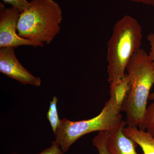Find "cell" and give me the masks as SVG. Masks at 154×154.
<instances>
[{
    "mask_svg": "<svg viewBox=\"0 0 154 154\" xmlns=\"http://www.w3.org/2000/svg\"><path fill=\"white\" fill-rule=\"evenodd\" d=\"M131 89L121 111L126 113L128 126L144 130L149 92L154 84V68L149 56L143 49L134 54L126 67Z\"/></svg>",
    "mask_w": 154,
    "mask_h": 154,
    "instance_id": "1",
    "label": "cell"
},
{
    "mask_svg": "<svg viewBox=\"0 0 154 154\" xmlns=\"http://www.w3.org/2000/svg\"><path fill=\"white\" fill-rule=\"evenodd\" d=\"M141 26L134 18L126 15L118 20L107 43L108 81L110 84L123 80L126 67L134 54L140 49Z\"/></svg>",
    "mask_w": 154,
    "mask_h": 154,
    "instance_id": "2",
    "label": "cell"
},
{
    "mask_svg": "<svg viewBox=\"0 0 154 154\" xmlns=\"http://www.w3.org/2000/svg\"><path fill=\"white\" fill-rule=\"evenodd\" d=\"M29 8L20 14L17 31L20 37L50 44L60 32L63 13L53 0H32Z\"/></svg>",
    "mask_w": 154,
    "mask_h": 154,
    "instance_id": "3",
    "label": "cell"
},
{
    "mask_svg": "<svg viewBox=\"0 0 154 154\" xmlns=\"http://www.w3.org/2000/svg\"><path fill=\"white\" fill-rule=\"evenodd\" d=\"M121 109V106L110 98L100 114L94 118L79 121L62 119L54 133L55 141L65 153L73 144L85 135L97 131L109 133L124 127L127 123L122 119Z\"/></svg>",
    "mask_w": 154,
    "mask_h": 154,
    "instance_id": "4",
    "label": "cell"
},
{
    "mask_svg": "<svg viewBox=\"0 0 154 154\" xmlns=\"http://www.w3.org/2000/svg\"><path fill=\"white\" fill-rule=\"evenodd\" d=\"M20 13L15 8H6L0 3V48H17L22 45L43 47L44 44L20 37L17 33Z\"/></svg>",
    "mask_w": 154,
    "mask_h": 154,
    "instance_id": "5",
    "label": "cell"
},
{
    "mask_svg": "<svg viewBox=\"0 0 154 154\" xmlns=\"http://www.w3.org/2000/svg\"><path fill=\"white\" fill-rule=\"evenodd\" d=\"M0 72L23 85L39 87L41 79L26 69L17 59L15 48L5 47L0 49Z\"/></svg>",
    "mask_w": 154,
    "mask_h": 154,
    "instance_id": "6",
    "label": "cell"
},
{
    "mask_svg": "<svg viewBox=\"0 0 154 154\" xmlns=\"http://www.w3.org/2000/svg\"><path fill=\"white\" fill-rule=\"evenodd\" d=\"M123 128L108 133L107 149L111 154H139L136 150L137 144L124 134Z\"/></svg>",
    "mask_w": 154,
    "mask_h": 154,
    "instance_id": "7",
    "label": "cell"
},
{
    "mask_svg": "<svg viewBox=\"0 0 154 154\" xmlns=\"http://www.w3.org/2000/svg\"><path fill=\"white\" fill-rule=\"evenodd\" d=\"M123 132L140 147L142 154H154V138L147 131L136 127L127 126L123 128Z\"/></svg>",
    "mask_w": 154,
    "mask_h": 154,
    "instance_id": "8",
    "label": "cell"
},
{
    "mask_svg": "<svg viewBox=\"0 0 154 154\" xmlns=\"http://www.w3.org/2000/svg\"><path fill=\"white\" fill-rule=\"evenodd\" d=\"M110 98L122 107L130 91V82L128 75L126 74L123 80L110 84Z\"/></svg>",
    "mask_w": 154,
    "mask_h": 154,
    "instance_id": "9",
    "label": "cell"
},
{
    "mask_svg": "<svg viewBox=\"0 0 154 154\" xmlns=\"http://www.w3.org/2000/svg\"><path fill=\"white\" fill-rule=\"evenodd\" d=\"M57 97L54 96L50 103L49 109L47 113V118L49 122L54 134L60 125L61 120L58 114L57 104Z\"/></svg>",
    "mask_w": 154,
    "mask_h": 154,
    "instance_id": "10",
    "label": "cell"
},
{
    "mask_svg": "<svg viewBox=\"0 0 154 154\" xmlns=\"http://www.w3.org/2000/svg\"><path fill=\"white\" fill-rule=\"evenodd\" d=\"M108 135L107 131H99L98 134L93 139V145L97 149L99 154H111L107 147Z\"/></svg>",
    "mask_w": 154,
    "mask_h": 154,
    "instance_id": "11",
    "label": "cell"
},
{
    "mask_svg": "<svg viewBox=\"0 0 154 154\" xmlns=\"http://www.w3.org/2000/svg\"><path fill=\"white\" fill-rule=\"evenodd\" d=\"M144 130L154 138V102L147 107L143 123Z\"/></svg>",
    "mask_w": 154,
    "mask_h": 154,
    "instance_id": "12",
    "label": "cell"
},
{
    "mask_svg": "<svg viewBox=\"0 0 154 154\" xmlns=\"http://www.w3.org/2000/svg\"><path fill=\"white\" fill-rule=\"evenodd\" d=\"M5 4H10L12 7L17 9L20 14L26 11L30 7V2L27 0H2Z\"/></svg>",
    "mask_w": 154,
    "mask_h": 154,
    "instance_id": "13",
    "label": "cell"
},
{
    "mask_svg": "<svg viewBox=\"0 0 154 154\" xmlns=\"http://www.w3.org/2000/svg\"><path fill=\"white\" fill-rule=\"evenodd\" d=\"M35 154H64V153L62 150L58 143L55 140L52 142L51 146L45 149L40 153Z\"/></svg>",
    "mask_w": 154,
    "mask_h": 154,
    "instance_id": "14",
    "label": "cell"
},
{
    "mask_svg": "<svg viewBox=\"0 0 154 154\" xmlns=\"http://www.w3.org/2000/svg\"><path fill=\"white\" fill-rule=\"evenodd\" d=\"M147 40L149 42L150 45V51L149 55L152 60V66L154 68V33H149L147 36Z\"/></svg>",
    "mask_w": 154,
    "mask_h": 154,
    "instance_id": "15",
    "label": "cell"
},
{
    "mask_svg": "<svg viewBox=\"0 0 154 154\" xmlns=\"http://www.w3.org/2000/svg\"><path fill=\"white\" fill-rule=\"evenodd\" d=\"M117 1V0H115ZM134 2L141 3L144 5L154 6V0H129Z\"/></svg>",
    "mask_w": 154,
    "mask_h": 154,
    "instance_id": "16",
    "label": "cell"
},
{
    "mask_svg": "<svg viewBox=\"0 0 154 154\" xmlns=\"http://www.w3.org/2000/svg\"><path fill=\"white\" fill-rule=\"evenodd\" d=\"M149 100L154 101V91L149 95Z\"/></svg>",
    "mask_w": 154,
    "mask_h": 154,
    "instance_id": "17",
    "label": "cell"
},
{
    "mask_svg": "<svg viewBox=\"0 0 154 154\" xmlns=\"http://www.w3.org/2000/svg\"><path fill=\"white\" fill-rule=\"evenodd\" d=\"M153 33H154V32H153Z\"/></svg>",
    "mask_w": 154,
    "mask_h": 154,
    "instance_id": "18",
    "label": "cell"
}]
</instances>
